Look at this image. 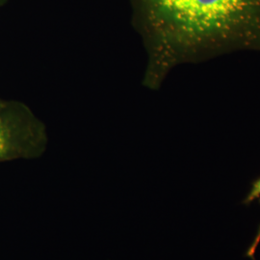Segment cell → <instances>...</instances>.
I'll list each match as a JSON object with an SVG mask.
<instances>
[{
    "instance_id": "cell-2",
    "label": "cell",
    "mask_w": 260,
    "mask_h": 260,
    "mask_svg": "<svg viewBox=\"0 0 260 260\" xmlns=\"http://www.w3.org/2000/svg\"><path fill=\"white\" fill-rule=\"evenodd\" d=\"M11 146V133L7 124L0 120V158L3 157Z\"/></svg>"
},
{
    "instance_id": "cell-3",
    "label": "cell",
    "mask_w": 260,
    "mask_h": 260,
    "mask_svg": "<svg viewBox=\"0 0 260 260\" xmlns=\"http://www.w3.org/2000/svg\"><path fill=\"white\" fill-rule=\"evenodd\" d=\"M254 201H259L260 202V177L252 182L251 190L244 203L246 205H249Z\"/></svg>"
},
{
    "instance_id": "cell-1",
    "label": "cell",
    "mask_w": 260,
    "mask_h": 260,
    "mask_svg": "<svg viewBox=\"0 0 260 260\" xmlns=\"http://www.w3.org/2000/svg\"><path fill=\"white\" fill-rule=\"evenodd\" d=\"M149 29L167 55L207 60L260 52V0H141Z\"/></svg>"
}]
</instances>
